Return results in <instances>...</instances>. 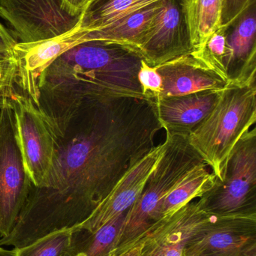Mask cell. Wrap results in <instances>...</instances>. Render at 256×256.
Masks as SVG:
<instances>
[{"instance_id":"obj_1","label":"cell","mask_w":256,"mask_h":256,"mask_svg":"<svg viewBox=\"0 0 256 256\" xmlns=\"http://www.w3.org/2000/svg\"><path fill=\"white\" fill-rule=\"evenodd\" d=\"M54 141L51 168L0 246L21 249L85 222L123 176L155 146L162 129L154 98H84L37 108Z\"/></svg>"},{"instance_id":"obj_2","label":"cell","mask_w":256,"mask_h":256,"mask_svg":"<svg viewBox=\"0 0 256 256\" xmlns=\"http://www.w3.org/2000/svg\"><path fill=\"white\" fill-rule=\"evenodd\" d=\"M142 60L122 45L96 40L79 44L42 72L35 106H63L98 96L144 97L138 78Z\"/></svg>"},{"instance_id":"obj_3","label":"cell","mask_w":256,"mask_h":256,"mask_svg":"<svg viewBox=\"0 0 256 256\" xmlns=\"http://www.w3.org/2000/svg\"><path fill=\"white\" fill-rule=\"evenodd\" d=\"M256 76L231 81L216 106L189 135V143L217 180L236 144L256 122Z\"/></svg>"},{"instance_id":"obj_4","label":"cell","mask_w":256,"mask_h":256,"mask_svg":"<svg viewBox=\"0 0 256 256\" xmlns=\"http://www.w3.org/2000/svg\"><path fill=\"white\" fill-rule=\"evenodd\" d=\"M165 148L142 192L126 215L116 250H126L142 239L154 226L161 203L167 195L198 166L202 158L189 143L188 136L166 134Z\"/></svg>"},{"instance_id":"obj_5","label":"cell","mask_w":256,"mask_h":256,"mask_svg":"<svg viewBox=\"0 0 256 256\" xmlns=\"http://www.w3.org/2000/svg\"><path fill=\"white\" fill-rule=\"evenodd\" d=\"M210 214L256 216V130H249L228 158L223 179L213 185L198 202Z\"/></svg>"},{"instance_id":"obj_6","label":"cell","mask_w":256,"mask_h":256,"mask_svg":"<svg viewBox=\"0 0 256 256\" xmlns=\"http://www.w3.org/2000/svg\"><path fill=\"white\" fill-rule=\"evenodd\" d=\"M6 93L0 100V238L13 230L32 186Z\"/></svg>"},{"instance_id":"obj_7","label":"cell","mask_w":256,"mask_h":256,"mask_svg":"<svg viewBox=\"0 0 256 256\" xmlns=\"http://www.w3.org/2000/svg\"><path fill=\"white\" fill-rule=\"evenodd\" d=\"M0 16L21 44L43 42L76 28L82 14L72 13L63 0H0Z\"/></svg>"},{"instance_id":"obj_8","label":"cell","mask_w":256,"mask_h":256,"mask_svg":"<svg viewBox=\"0 0 256 256\" xmlns=\"http://www.w3.org/2000/svg\"><path fill=\"white\" fill-rule=\"evenodd\" d=\"M16 118L18 138L32 186L46 178L54 156V141L37 108L12 84L6 93Z\"/></svg>"},{"instance_id":"obj_9","label":"cell","mask_w":256,"mask_h":256,"mask_svg":"<svg viewBox=\"0 0 256 256\" xmlns=\"http://www.w3.org/2000/svg\"><path fill=\"white\" fill-rule=\"evenodd\" d=\"M228 218L207 213L191 202L150 228L141 240V256H183L192 239Z\"/></svg>"},{"instance_id":"obj_10","label":"cell","mask_w":256,"mask_h":256,"mask_svg":"<svg viewBox=\"0 0 256 256\" xmlns=\"http://www.w3.org/2000/svg\"><path fill=\"white\" fill-rule=\"evenodd\" d=\"M193 52L183 8L178 0H162L139 48L142 60L157 68Z\"/></svg>"},{"instance_id":"obj_11","label":"cell","mask_w":256,"mask_h":256,"mask_svg":"<svg viewBox=\"0 0 256 256\" xmlns=\"http://www.w3.org/2000/svg\"><path fill=\"white\" fill-rule=\"evenodd\" d=\"M164 148L165 143H161L135 164L93 214L76 228L93 232L120 215L129 212L144 190L150 174L157 166Z\"/></svg>"},{"instance_id":"obj_12","label":"cell","mask_w":256,"mask_h":256,"mask_svg":"<svg viewBox=\"0 0 256 256\" xmlns=\"http://www.w3.org/2000/svg\"><path fill=\"white\" fill-rule=\"evenodd\" d=\"M210 254L256 256V216H229L192 239L183 252V256Z\"/></svg>"},{"instance_id":"obj_13","label":"cell","mask_w":256,"mask_h":256,"mask_svg":"<svg viewBox=\"0 0 256 256\" xmlns=\"http://www.w3.org/2000/svg\"><path fill=\"white\" fill-rule=\"evenodd\" d=\"M163 84L159 98L180 97L204 91H222L231 81L193 54L156 68Z\"/></svg>"},{"instance_id":"obj_14","label":"cell","mask_w":256,"mask_h":256,"mask_svg":"<svg viewBox=\"0 0 256 256\" xmlns=\"http://www.w3.org/2000/svg\"><path fill=\"white\" fill-rule=\"evenodd\" d=\"M221 91H204L180 97L155 98L158 118L166 134L188 136L211 112Z\"/></svg>"},{"instance_id":"obj_15","label":"cell","mask_w":256,"mask_h":256,"mask_svg":"<svg viewBox=\"0 0 256 256\" xmlns=\"http://www.w3.org/2000/svg\"><path fill=\"white\" fill-rule=\"evenodd\" d=\"M255 3L227 28L230 81L246 80L256 74Z\"/></svg>"},{"instance_id":"obj_16","label":"cell","mask_w":256,"mask_h":256,"mask_svg":"<svg viewBox=\"0 0 256 256\" xmlns=\"http://www.w3.org/2000/svg\"><path fill=\"white\" fill-rule=\"evenodd\" d=\"M161 2L137 12L111 26L101 30H84V42L96 40L116 44L133 50L139 54L140 46L147 27L160 7Z\"/></svg>"},{"instance_id":"obj_17","label":"cell","mask_w":256,"mask_h":256,"mask_svg":"<svg viewBox=\"0 0 256 256\" xmlns=\"http://www.w3.org/2000/svg\"><path fill=\"white\" fill-rule=\"evenodd\" d=\"M127 213L120 215L93 232L80 228L72 230L70 246L63 256H110Z\"/></svg>"},{"instance_id":"obj_18","label":"cell","mask_w":256,"mask_h":256,"mask_svg":"<svg viewBox=\"0 0 256 256\" xmlns=\"http://www.w3.org/2000/svg\"><path fill=\"white\" fill-rule=\"evenodd\" d=\"M206 166L204 164L194 168L165 196L159 206L156 224L174 214L193 200L201 198L210 189L216 177Z\"/></svg>"},{"instance_id":"obj_19","label":"cell","mask_w":256,"mask_h":256,"mask_svg":"<svg viewBox=\"0 0 256 256\" xmlns=\"http://www.w3.org/2000/svg\"><path fill=\"white\" fill-rule=\"evenodd\" d=\"M162 0H99L87 6L78 26L86 30L106 28Z\"/></svg>"},{"instance_id":"obj_20","label":"cell","mask_w":256,"mask_h":256,"mask_svg":"<svg viewBox=\"0 0 256 256\" xmlns=\"http://www.w3.org/2000/svg\"><path fill=\"white\" fill-rule=\"evenodd\" d=\"M223 0H195L183 13L193 52H199L221 28Z\"/></svg>"},{"instance_id":"obj_21","label":"cell","mask_w":256,"mask_h":256,"mask_svg":"<svg viewBox=\"0 0 256 256\" xmlns=\"http://www.w3.org/2000/svg\"><path fill=\"white\" fill-rule=\"evenodd\" d=\"M72 230L51 233L28 246L15 249L16 256H63L70 246Z\"/></svg>"},{"instance_id":"obj_22","label":"cell","mask_w":256,"mask_h":256,"mask_svg":"<svg viewBox=\"0 0 256 256\" xmlns=\"http://www.w3.org/2000/svg\"><path fill=\"white\" fill-rule=\"evenodd\" d=\"M138 78L143 96L154 99L160 97L163 91V84L156 68L150 67L142 60Z\"/></svg>"},{"instance_id":"obj_23","label":"cell","mask_w":256,"mask_h":256,"mask_svg":"<svg viewBox=\"0 0 256 256\" xmlns=\"http://www.w3.org/2000/svg\"><path fill=\"white\" fill-rule=\"evenodd\" d=\"M255 0H223L221 28H228Z\"/></svg>"},{"instance_id":"obj_24","label":"cell","mask_w":256,"mask_h":256,"mask_svg":"<svg viewBox=\"0 0 256 256\" xmlns=\"http://www.w3.org/2000/svg\"><path fill=\"white\" fill-rule=\"evenodd\" d=\"M14 73H15V64L13 60V62L9 67L0 72V100L5 93L7 92L9 86L14 84Z\"/></svg>"},{"instance_id":"obj_25","label":"cell","mask_w":256,"mask_h":256,"mask_svg":"<svg viewBox=\"0 0 256 256\" xmlns=\"http://www.w3.org/2000/svg\"><path fill=\"white\" fill-rule=\"evenodd\" d=\"M18 42L0 24V51L12 54Z\"/></svg>"},{"instance_id":"obj_26","label":"cell","mask_w":256,"mask_h":256,"mask_svg":"<svg viewBox=\"0 0 256 256\" xmlns=\"http://www.w3.org/2000/svg\"><path fill=\"white\" fill-rule=\"evenodd\" d=\"M68 8L75 14H82L89 0H63Z\"/></svg>"},{"instance_id":"obj_27","label":"cell","mask_w":256,"mask_h":256,"mask_svg":"<svg viewBox=\"0 0 256 256\" xmlns=\"http://www.w3.org/2000/svg\"><path fill=\"white\" fill-rule=\"evenodd\" d=\"M141 250H142V242L140 240L138 243L129 248L126 252L119 255L110 256H141Z\"/></svg>"},{"instance_id":"obj_28","label":"cell","mask_w":256,"mask_h":256,"mask_svg":"<svg viewBox=\"0 0 256 256\" xmlns=\"http://www.w3.org/2000/svg\"><path fill=\"white\" fill-rule=\"evenodd\" d=\"M13 62L12 54L0 51V72L9 67Z\"/></svg>"},{"instance_id":"obj_29","label":"cell","mask_w":256,"mask_h":256,"mask_svg":"<svg viewBox=\"0 0 256 256\" xmlns=\"http://www.w3.org/2000/svg\"><path fill=\"white\" fill-rule=\"evenodd\" d=\"M0 256H16V252L15 249L8 250L0 246Z\"/></svg>"},{"instance_id":"obj_30","label":"cell","mask_w":256,"mask_h":256,"mask_svg":"<svg viewBox=\"0 0 256 256\" xmlns=\"http://www.w3.org/2000/svg\"><path fill=\"white\" fill-rule=\"evenodd\" d=\"M178 1L180 2V6L183 8V12H184L186 9L190 7L191 4L194 2L195 0H178Z\"/></svg>"},{"instance_id":"obj_31","label":"cell","mask_w":256,"mask_h":256,"mask_svg":"<svg viewBox=\"0 0 256 256\" xmlns=\"http://www.w3.org/2000/svg\"><path fill=\"white\" fill-rule=\"evenodd\" d=\"M200 256H234L230 255H225V254H210V255H202Z\"/></svg>"},{"instance_id":"obj_32","label":"cell","mask_w":256,"mask_h":256,"mask_svg":"<svg viewBox=\"0 0 256 256\" xmlns=\"http://www.w3.org/2000/svg\"><path fill=\"white\" fill-rule=\"evenodd\" d=\"M98 1H99V0H89L88 4H87V6H90V4H93V3L96 2ZM84 10H85V9H84Z\"/></svg>"}]
</instances>
